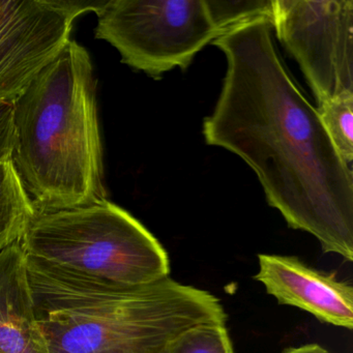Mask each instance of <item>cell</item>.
I'll return each mask as SVG.
<instances>
[{
  "label": "cell",
  "instance_id": "cell-4",
  "mask_svg": "<svg viewBox=\"0 0 353 353\" xmlns=\"http://www.w3.org/2000/svg\"><path fill=\"white\" fill-rule=\"evenodd\" d=\"M20 241L30 259L94 282L141 286L170 274L168 254L160 241L108 200L37 210Z\"/></svg>",
  "mask_w": 353,
  "mask_h": 353
},
{
  "label": "cell",
  "instance_id": "cell-10",
  "mask_svg": "<svg viewBox=\"0 0 353 353\" xmlns=\"http://www.w3.org/2000/svg\"><path fill=\"white\" fill-rule=\"evenodd\" d=\"M37 210L11 160L0 164V253L21 241Z\"/></svg>",
  "mask_w": 353,
  "mask_h": 353
},
{
  "label": "cell",
  "instance_id": "cell-2",
  "mask_svg": "<svg viewBox=\"0 0 353 353\" xmlns=\"http://www.w3.org/2000/svg\"><path fill=\"white\" fill-rule=\"evenodd\" d=\"M26 258L34 314L49 353H161L188 328L226 324L218 297L170 276L117 286Z\"/></svg>",
  "mask_w": 353,
  "mask_h": 353
},
{
  "label": "cell",
  "instance_id": "cell-7",
  "mask_svg": "<svg viewBox=\"0 0 353 353\" xmlns=\"http://www.w3.org/2000/svg\"><path fill=\"white\" fill-rule=\"evenodd\" d=\"M101 3L0 0V103L13 105L71 42L78 16Z\"/></svg>",
  "mask_w": 353,
  "mask_h": 353
},
{
  "label": "cell",
  "instance_id": "cell-11",
  "mask_svg": "<svg viewBox=\"0 0 353 353\" xmlns=\"http://www.w3.org/2000/svg\"><path fill=\"white\" fill-rule=\"evenodd\" d=\"M324 129L341 158L353 161V94H341L317 106Z\"/></svg>",
  "mask_w": 353,
  "mask_h": 353
},
{
  "label": "cell",
  "instance_id": "cell-8",
  "mask_svg": "<svg viewBox=\"0 0 353 353\" xmlns=\"http://www.w3.org/2000/svg\"><path fill=\"white\" fill-rule=\"evenodd\" d=\"M254 276L281 305H292L319 321L353 328V287L310 268L297 257L260 254Z\"/></svg>",
  "mask_w": 353,
  "mask_h": 353
},
{
  "label": "cell",
  "instance_id": "cell-14",
  "mask_svg": "<svg viewBox=\"0 0 353 353\" xmlns=\"http://www.w3.org/2000/svg\"><path fill=\"white\" fill-rule=\"evenodd\" d=\"M13 145V105L0 103V164L11 160Z\"/></svg>",
  "mask_w": 353,
  "mask_h": 353
},
{
  "label": "cell",
  "instance_id": "cell-5",
  "mask_svg": "<svg viewBox=\"0 0 353 353\" xmlns=\"http://www.w3.org/2000/svg\"><path fill=\"white\" fill-rule=\"evenodd\" d=\"M96 14V39L112 45L121 63L154 79L175 68L188 69L223 36L206 0H109Z\"/></svg>",
  "mask_w": 353,
  "mask_h": 353
},
{
  "label": "cell",
  "instance_id": "cell-13",
  "mask_svg": "<svg viewBox=\"0 0 353 353\" xmlns=\"http://www.w3.org/2000/svg\"><path fill=\"white\" fill-rule=\"evenodd\" d=\"M272 0H206L212 19L223 34L258 18L272 20Z\"/></svg>",
  "mask_w": 353,
  "mask_h": 353
},
{
  "label": "cell",
  "instance_id": "cell-3",
  "mask_svg": "<svg viewBox=\"0 0 353 353\" xmlns=\"http://www.w3.org/2000/svg\"><path fill=\"white\" fill-rule=\"evenodd\" d=\"M11 161L39 212L107 200L97 78L71 42L13 104Z\"/></svg>",
  "mask_w": 353,
  "mask_h": 353
},
{
  "label": "cell",
  "instance_id": "cell-12",
  "mask_svg": "<svg viewBox=\"0 0 353 353\" xmlns=\"http://www.w3.org/2000/svg\"><path fill=\"white\" fill-rule=\"evenodd\" d=\"M161 353H234V350L226 326L200 324L183 330Z\"/></svg>",
  "mask_w": 353,
  "mask_h": 353
},
{
  "label": "cell",
  "instance_id": "cell-6",
  "mask_svg": "<svg viewBox=\"0 0 353 353\" xmlns=\"http://www.w3.org/2000/svg\"><path fill=\"white\" fill-rule=\"evenodd\" d=\"M272 26L317 106L353 94V0H272Z\"/></svg>",
  "mask_w": 353,
  "mask_h": 353
},
{
  "label": "cell",
  "instance_id": "cell-9",
  "mask_svg": "<svg viewBox=\"0 0 353 353\" xmlns=\"http://www.w3.org/2000/svg\"><path fill=\"white\" fill-rule=\"evenodd\" d=\"M0 353H49L34 314L21 241L0 253Z\"/></svg>",
  "mask_w": 353,
  "mask_h": 353
},
{
  "label": "cell",
  "instance_id": "cell-1",
  "mask_svg": "<svg viewBox=\"0 0 353 353\" xmlns=\"http://www.w3.org/2000/svg\"><path fill=\"white\" fill-rule=\"evenodd\" d=\"M272 32V20L258 18L212 43L227 71L204 139L249 165L290 228L352 262V170L283 65Z\"/></svg>",
  "mask_w": 353,
  "mask_h": 353
},
{
  "label": "cell",
  "instance_id": "cell-15",
  "mask_svg": "<svg viewBox=\"0 0 353 353\" xmlns=\"http://www.w3.org/2000/svg\"><path fill=\"white\" fill-rule=\"evenodd\" d=\"M283 353H332L318 344H307L299 347L287 348Z\"/></svg>",
  "mask_w": 353,
  "mask_h": 353
}]
</instances>
